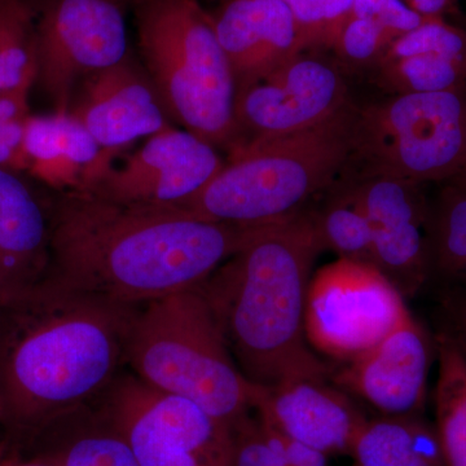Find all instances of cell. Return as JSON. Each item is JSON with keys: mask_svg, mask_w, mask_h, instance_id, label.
<instances>
[{"mask_svg": "<svg viewBox=\"0 0 466 466\" xmlns=\"http://www.w3.org/2000/svg\"><path fill=\"white\" fill-rule=\"evenodd\" d=\"M0 466H54L41 459H25L0 446Z\"/></svg>", "mask_w": 466, "mask_h": 466, "instance_id": "cell-34", "label": "cell"}, {"mask_svg": "<svg viewBox=\"0 0 466 466\" xmlns=\"http://www.w3.org/2000/svg\"><path fill=\"white\" fill-rule=\"evenodd\" d=\"M444 308L451 319L459 341L466 350V293L465 291L453 290L447 293L443 299Z\"/></svg>", "mask_w": 466, "mask_h": 466, "instance_id": "cell-32", "label": "cell"}, {"mask_svg": "<svg viewBox=\"0 0 466 466\" xmlns=\"http://www.w3.org/2000/svg\"><path fill=\"white\" fill-rule=\"evenodd\" d=\"M56 193L46 283L130 308L198 289L251 227L210 222L175 205L119 202L90 189Z\"/></svg>", "mask_w": 466, "mask_h": 466, "instance_id": "cell-1", "label": "cell"}, {"mask_svg": "<svg viewBox=\"0 0 466 466\" xmlns=\"http://www.w3.org/2000/svg\"><path fill=\"white\" fill-rule=\"evenodd\" d=\"M20 174L0 167V308L35 290L50 269V204Z\"/></svg>", "mask_w": 466, "mask_h": 466, "instance_id": "cell-18", "label": "cell"}, {"mask_svg": "<svg viewBox=\"0 0 466 466\" xmlns=\"http://www.w3.org/2000/svg\"><path fill=\"white\" fill-rule=\"evenodd\" d=\"M404 2H406V0H404Z\"/></svg>", "mask_w": 466, "mask_h": 466, "instance_id": "cell-37", "label": "cell"}, {"mask_svg": "<svg viewBox=\"0 0 466 466\" xmlns=\"http://www.w3.org/2000/svg\"><path fill=\"white\" fill-rule=\"evenodd\" d=\"M24 153L26 174L56 192L90 189L113 164L69 112L27 116Z\"/></svg>", "mask_w": 466, "mask_h": 466, "instance_id": "cell-19", "label": "cell"}, {"mask_svg": "<svg viewBox=\"0 0 466 466\" xmlns=\"http://www.w3.org/2000/svg\"><path fill=\"white\" fill-rule=\"evenodd\" d=\"M464 29L466 30V27H464Z\"/></svg>", "mask_w": 466, "mask_h": 466, "instance_id": "cell-36", "label": "cell"}, {"mask_svg": "<svg viewBox=\"0 0 466 466\" xmlns=\"http://www.w3.org/2000/svg\"><path fill=\"white\" fill-rule=\"evenodd\" d=\"M103 417L140 466L232 465V428L198 404L137 377L113 386Z\"/></svg>", "mask_w": 466, "mask_h": 466, "instance_id": "cell-8", "label": "cell"}, {"mask_svg": "<svg viewBox=\"0 0 466 466\" xmlns=\"http://www.w3.org/2000/svg\"><path fill=\"white\" fill-rule=\"evenodd\" d=\"M35 24L30 0H0V92L35 84Z\"/></svg>", "mask_w": 466, "mask_h": 466, "instance_id": "cell-26", "label": "cell"}, {"mask_svg": "<svg viewBox=\"0 0 466 466\" xmlns=\"http://www.w3.org/2000/svg\"><path fill=\"white\" fill-rule=\"evenodd\" d=\"M127 26L116 0H46L36 9L35 84L69 112L76 82L126 60Z\"/></svg>", "mask_w": 466, "mask_h": 466, "instance_id": "cell-10", "label": "cell"}, {"mask_svg": "<svg viewBox=\"0 0 466 466\" xmlns=\"http://www.w3.org/2000/svg\"><path fill=\"white\" fill-rule=\"evenodd\" d=\"M34 458L54 466H140L121 435L106 419L61 431Z\"/></svg>", "mask_w": 466, "mask_h": 466, "instance_id": "cell-24", "label": "cell"}, {"mask_svg": "<svg viewBox=\"0 0 466 466\" xmlns=\"http://www.w3.org/2000/svg\"><path fill=\"white\" fill-rule=\"evenodd\" d=\"M350 16L373 18L397 38L431 18L422 16L404 0H354Z\"/></svg>", "mask_w": 466, "mask_h": 466, "instance_id": "cell-30", "label": "cell"}, {"mask_svg": "<svg viewBox=\"0 0 466 466\" xmlns=\"http://www.w3.org/2000/svg\"><path fill=\"white\" fill-rule=\"evenodd\" d=\"M325 14L324 48L330 50L334 36L351 14L354 0H323Z\"/></svg>", "mask_w": 466, "mask_h": 466, "instance_id": "cell-31", "label": "cell"}, {"mask_svg": "<svg viewBox=\"0 0 466 466\" xmlns=\"http://www.w3.org/2000/svg\"><path fill=\"white\" fill-rule=\"evenodd\" d=\"M137 309L46 281L0 308V420L38 437L106 390Z\"/></svg>", "mask_w": 466, "mask_h": 466, "instance_id": "cell-2", "label": "cell"}, {"mask_svg": "<svg viewBox=\"0 0 466 466\" xmlns=\"http://www.w3.org/2000/svg\"><path fill=\"white\" fill-rule=\"evenodd\" d=\"M444 183L453 184V186L466 189V162L464 167H461V170H460L458 174L453 175L450 180H447V182Z\"/></svg>", "mask_w": 466, "mask_h": 466, "instance_id": "cell-35", "label": "cell"}, {"mask_svg": "<svg viewBox=\"0 0 466 466\" xmlns=\"http://www.w3.org/2000/svg\"><path fill=\"white\" fill-rule=\"evenodd\" d=\"M137 43L167 116L211 146L235 143L236 86L213 17L198 0H139Z\"/></svg>", "mask_w": 466, "mask_h": 466, "instance_id": "cell-6", "label": "cell"}, {"mask_svg": "<svg viewBox=\"0 0 466 466\" xmlns=\"http://www.w3.org/2000/svg\"><path fill=\"white\" fill-rule=\"evenodd\" d=\"M397 39L373 18L349 16L334 36L330 51L339 66L372 69Z\"/></svg>", "mask_w": 466, "mask_h": 466, "instance_id": "cell-28", "label": "cell"}, {"mask_svg": "<svg viewBox=\"0 0 466 466\" xmlns=\"http://www.w3.org/2000/svg\"><path fill=\"white\" fill-rule=\"evenodd\" d=\"M435 431L449 466H466V350L452 333L437 337Z\"/></svg>", "mask_w": 466, "mask_h": 466, "instance_id": "cell-21", "label": "cell"}, {"mask_svg": "<svg viewBox=\"0 0 466 466\" xmlns=\"http://www.w3.org/2000/svg\"><path fill=\"white\" fill-rule=\"evenodd\" d=\"M370 226L373 259L380 272L406 299L424 289L431 272V204L422 184L392 177H350Z\"/></svg>", "mask_w": 466, "mask_h": 466, "instance_id": "cell-12", "label": "cell"}, {"mask_svg": "<svg viewBox=\"0 0 466 466\" xmlns=\"http://www.w3.org/2000/svg\"><path fill=\"white\" fill-rule=\"evenodd\" d=\"M126 361L147 385L198 404L232 431L253 410L258 385L238 370L200 289L140 306Z\"/></svg>", "mask_w": 466, "mask_h": 466, "instance_id": "cell-5", "label": "cell"}, {"mask_svg": "<svg viewBox=\"0 0 466 466\" xmlns=\"http://www.w3.org/2000/svg\"><path fill=\"white\" fill-rule=\"evenodd\" d=\"M431 343L412 315L333 376L336 386L385 416L422 415Z\"/></svg>", "mask_w": 466, "mask_h": 466, "instance_id": "cell-15", "label": "cell"}, {"mask_svg": "<svg viewBox=\"0 0 466 466\" xmlns=\"http://www.w3.org/2000/svg\"><path fill=\"white\" fill-rule=\"evenodd\" d=\"M69 113L110 158L171 126L149 79L127 60L86 78Z\"/></svg>", "mask_w": 466, "mask_h": 466, "instance_id": "cell-16", "label": "cell"}, {"mask_svg": "<svg viewBox=\"0 0 466 466\" xmlns=\"http://www.w3.org/2000/svg\"><path fill=\"white\" fill-rule=\"evenodd\" d=\"M321 251L311 208H305L280 222L251 226L238 250L198 288L250 382L328 377L305 329L312 266Z\"/></svg>", "mask_w": 466, "mask_h": 466, "instance_id": "cell-3", "label": "cell"}, {"mask_svg": "<svg viewBox=\"0 0 466 466\" xmlns=\"http://www.w3.org/2000/svg\"><path fill=\"white\" fill-rule=\"evenodd\" d=\"M355 110L351 100L306 130L235 147L216 177L175 207L210 222L236 226L267 225L296 216L341 175Z\"/></svg>", "mask_w": 466, "mask_h": 466, "instance_id": "cell-4", "label": "cell"}, {"mask_svg": "<svg viewBox=\"0 0 466 466\" xmlns=\"http://www.w3.org/2000/svg\"><path fill=\"white\" fill-rule=\"evenodd\" d=\"M459 0H406L410 8L425 17H443L458 14Z\"/></svg>", "mask_w": 466, "mask_h": 466, "instance_id": "cell-33", "label": "cell"}, {"mask_svg": "<svg viewBox=\"0 0 466 466\" xmlns=\"http://www.w3.org/2000/svg\"><path fill=\"white\" fill-rule=\"evenodd\" d=\"M321 196L320 207L311 208V213L324 250L375 267L370 226L349 183L337 177Z\"/></svg>", "mask_w": 466, "mask_h": 466, "instance_id": "cell-22", "label": "cell"}, {"mask_svg": "<svg viewBox=\"0 0 466 466\" xmlns=\"http://www.w3.org/2000/svg\"><path fill=\"white\" fill-rule=\"evenodd\" d=\"M466 162V87L358 106L341 175L444 183Z\"/></svg>", "mask_w": 466, "mask_h": 466, "instance_id": "cell-7", "label": "cell"}, {"mask_svg": "<svg viewBox=\"0 0 466 466\" xmlns=\"http://www.w3.org/2000/svg\"><path fill=\"white\" fill-rule=\"evenodd\" d=\"M30 88L0 92V167L26 173L24 137Z\"/></svg>", "mask_w": 466, "mask_h": 466, "instance_id": "cell-29", "label": "cell"}, {"mask_svg": "<svg viewBox=\"0 0 466 466\" xmlns=\"http://www.w3.org/2000/svg\"><path fill=\"white\" fill-rule=\"evenodd\" d=\"M351 100L339 63L300 54L236 94L232 148L306 130Z\"/></svg>", "mask_w": 466, "mask_h": 466, "instance_id": "cell-11", "label": "cell"}, {"mask_svg": "<svg viewBox=\"0 0 466 466\" xmlns=\"http://www.w3.org/2000/svg\"><path fill=\"white\" fill-rule=\"evenodd\" d=\"M431 272L466 284V189L443 183L429 219Z\"/></svg>", "mask_w": 466, "mask_h": 466, "instance_id": "cell-25", "label": "cell"}, {"mask_svg": "<svg viewBox=\"0 0 466 466\" xmlns=\"http://www.w3.org/2000/svg\"><path fill=\"white\" fill-rule=\"evenodd\" d=\"M350 456L352 466H449L435 426L422 415L368 419Z\"/></svg>", "mask_w": 466, "mask_h": 466, "instance_id": "cell-20", "label": "cell"}, {"mask_svg": "<svg viewBox=\"0 0 466 466\" xmlns=\"http://www.w3.org/2000/svg\"><path fill=\"white\" fill-rule=\"evenodd\" d=\"M231 466H328L327 456L269 428L258 416L233 428Z\"/></svg>", "mask_w": 466, "mask_h": 466, "instance_id": "cell-27", "label": "cell"}, {"mask_svg": "<svg viewBox=\"0 0 466 466\" xmlns=\"http://www.w3.org/2000/svg\"><path fill=\"white\" fill-rule=\"evenodd\" d=\"M253 410L269 428L324 456L350 455L367 417L327 377H297L260 386Z\"/></svg>", "mask_w": 466, "mask_h": 466, "instance_id": "cell-14", "label": "cell"}, {"mask_svg": "<svg viewBox=\"0 0 466 466\" xmlns=\"http://www.w3.org/2000/svg\"><path fill=\"white\" fill-rule=\"evenodd\" d=\"M223 165L216 147L168 126L121 164L113 161L90 191L127 204L177 205L200 191Z\"/></svg>", "mask_w": 466, "mask_h": 466, "instance_id": "cell-13", "label": "cell"}, {"mask_svg": "<svg viewBox=\"0 0 466 466\" xmlns=\"http://www.w3.org/2000/svg\"><path fill=\"white\" fill-rule=\"evenodd\" d=\"M213 21L236 94L305 52L296 20L283 0H229Z\"/></svg>", "mask_w": 466, "mask_h": 466, "instance_id": "cell-17", "label": "cell"}, {"mask_svg": "<svg viewBox=\"0 0 466 466\" xmlns=\"http://www.w3.org/2000/svg\"><path fill=\"white\" fill-rule=\"evenodd\" d=\"M372 82L388 95L433 94L466 87V60L422 52L408 56H382Z\"/></svg>", "mask_w": 466, "mask_h": 466, "instance_id": "cell-23", "label": "cell"}, {"mask_svg": "<svg viewBox=\"0 0 466 466\" xmlns=\"http://www.w3.org/2000/svg\"><path fill=\"white\" fill-rule=\"evenodd\" d=\"M404 297L375 267L339 258L309 281L306 337L321 354L350 361L410 314Z\"/></svg>", "mask_w": 466, "mask_h": 466, "instance_id": "cell-9", "label": "cell"}]
</instances>
